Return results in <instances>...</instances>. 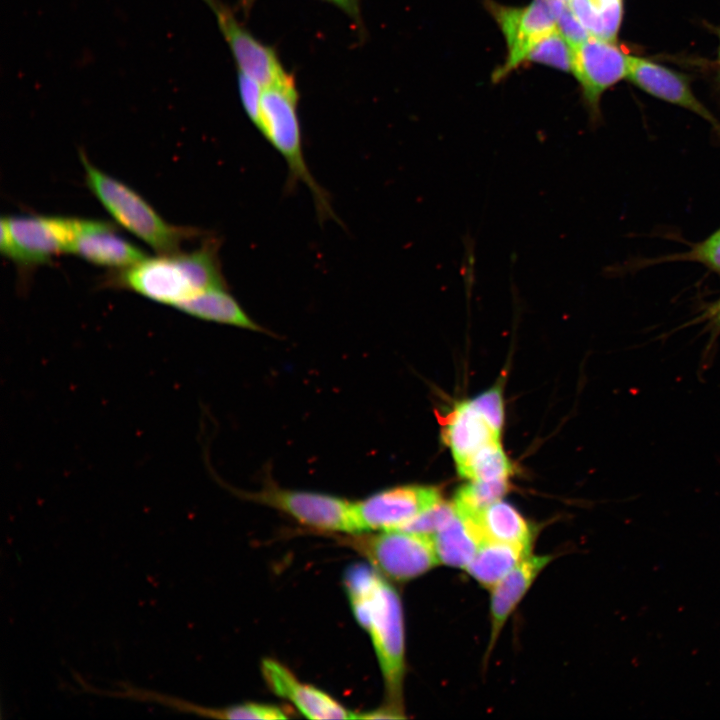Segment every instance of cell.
<instances>
[{"label":"cell","instance_id":"obj_13","mask_svg":"<svg viewBox=\"0 0 720 720\" xmlns=\"http://www.w3.org/2000/svg\"><path fill=\"white\" fill-rule=\"evenodd\" d=\"M627 79L656 98L691 110L720 131V123L696 98L683 75L645 58L629 55Z\"/></svg>","mask_w":720,"mask_h":720},{"label":"cell","instance_id":"obj_12","mask_svg":"<svg viewBox=\"0 0 720 720\" xmlns=\"http://www.w3.org/2000/svg\"><path fill=\"white\" fill-rule=\"evenodd\" d=\"M266 685L309 719H356V714L326 692L302 682L284 664L270 658L261 663Z\"/></svg>","mask_w":720,"mask_h":720},{"label":"cell","instance_id":"obj_9","mask_svg":"<svg viewBox=\"0 0 720 720\" xmlns=\"http://www.w3.org/2000/svg\"><path fill=\"white\" fill-rule=\"evenodd\" d=\"M628 59L629 55L621 50L616 41L592 35L573 46L571 73L581 86L592 122L599 119L603 93L627 78Z\"/></svg>","mask_w":720,"mask_h":720},{"label":"cell","instance_id":"obj_17","mask_svg":"<svg viewBox=\"0 0 720 720\" xmlns=\"http://www.w3.org/2000/svg\"><path fill=\"white\" fill-rule=\"evenodd\" d=\"M462 519L476 531L482 542L500 541L530 549L533 533L529 524L506 502L498 500L477 514Z\"/></svg>","mask_w":720,"mask_h":720},{"label":"cell","instance_id":"obj_34","mask_svg":"<svg viewBox=\"0 0 720 720\" xmlns=\"http://www.w3.org/2000/svg\"><path fill=\"white\" fill-rule=\"evenodd\" d=\"M562 2L566 3L568 5L569 0H561Z\"/></svg>","mask_w":720,"mask_h":720},{"label":"cell","instance_id":"obj_23","mask_svg":"<svg viewBox=\"0 0 720 720\" xmlns=\"http://www.w3.org/2000/svg\"><path fill=\"white\" fill-rule=\"evenodd\" d=\"M457 470L461 476L469 480L508 479L512 473V465L503 452L500 442H494L458 465Z\"/></svg>","mask_w":720,"mask_h":720},{"label":"cell","instance_id":"obj_33","mask_svg":"<svg viewBox=\"0 0 720 720\" xmlns=\"http://www.w3.org/2000/svg\"><path fill=\"white\" fill-rule=\"evenodd\" d=\"M719 37H720V31H719ZM719 65H720V46H719Z\"/></svg>","mask_w":720,"mask_h":720},{"label":"cell","instance_id":"obj_19","mask_svg":"<svg viewBox=\"0 0 720 720\" xmlns=\"http://www.w3.org/2000/svg\"><path fill=\"white\" fill-rule=\"evenodd\" d=\"M524 546L485 540L465 568L481 585L493 588L529 555Z\"/></svg>","mask_w":720,"mask_h":720},{"label":"cell","instance_id":"obj_30","mask_svg":"<svg viewBox=\"0 0 720 720\" xmlns=\"http://www.w3.org/2000/svg\"><path fill=\"white\" fill-rule=\"evenodd\" d=\"M474 408L484 417L489 425L498 433L503 425V398L499 387H494L470 401Z\"/></svg>","mask_w":720,"mask_h":720},{"label":"cell","instance_id":"obj_10","mask_svg":"<svg viewBox=\"0 0 720 720\" xmlns=\"http://www.w3.org/2000/svg\"><path fill=\"white\" fill-rule=\"evenodd\" d=\"M442 501L438 489L406 485L378 491L354 502L361 533L401 529Z\"/></svg>","mask_w":720,"mask_h":720},{"label":"cell","instance_id":"obj_1","mask_svg":"<svg viewBox=\"0 0 720 720\" xmlns=\"http://www.w3.org/2000/svg\"><path fill=\"white\" fill-rule=\"evenodd\" d=\"M344 585L355 619L371 638L383 676L386 706L402 713L405 639L400 597L381 573L364 564L346 570Z\"/></svg>","mask_w":720,"mask_h":720},{"label":"cell","instance_id":"obj_32","mask_svg":"<svg viewBox=\"0 0 720 720\" xmlns=\"http://www.w3.org/2000/svg\"><path fill=\"white\" fill-rule=\"evenodd\" d=\"M700 321L706 323L712 336L720 333V297L704 309L697 319V322Z\"/></svg>","mask_w":720,"mask_h":720},{"label":"cell","instance_id":"obj_29","mask_svg":"<svg viewBox=\"0 0 720 720\" xmlns=\"http://www.w3.org/2000/svg\"><path fill=\"white\" fill-rule=\"evenodd\" d=\"M554 13L559 31L566 37L572 46L584 41L588 32L578 22L569 6L561 0H545Z\"/></svg>","mask_w":720,"mask_h":720},{"label":"cell","instance_id":"obj_6","mask_svg":"<svg viewBox=\"0 0 720 720\" xmlns=\"http://www.w3.org/2000/svg\"><path fill=\"white\" fill-rule=\"evenodd\" d=\"M343 542L396 581L414 579L439 563L432 536L406 530L349 534Z\"/></svg>","mask_w":720,"mask_h":720},{"label":"cell","instance_id":"obj_2","mask_svg":"<svg viewBox=\"0 0 720 720\" xmlns=\"http://www.w3.org/2000/svg\"><path fill=\"white\" fill-rule=\"evenodd\" d=\"M220 247V239L207 235L193 251L146 257L131 267L113 271L107 282L175 308L200 292L229 288L222 271Z\"/></svg>","mask_w":720,"mask_h":720},{"label":"cell","instance_id":"obj_8","mask_svg":"<svg viewBox=\"0 0 720 720\" xmlns=\"http://www.w3.org/2000/svg\"><path fill=\"white\" fill-rule=\"evenodd\" d=\"M484 4L500 28L507 48L503 64L493 72L494 82L504 79L525 63L529 50L539 40L559 30L554 13L545 0H532L521 7L494 0H484Z\"/></svg>","mask_w":720,"mask_h":720},{"label":"cell","instance_id":"obj_20","mask_svg":"<svg viewBox=\"0 0 720 720\" xmlns=\"http://www.w3.org/2000/svg\"><path fill=\"white\" fill-rule=\"evenodd\" d=\"M432 538L439 561L459 568L467 567L482 543L475 530L458 515Z\"/></svg>","mask_w":720,"mask_h":720},{"label":"cell","instance_id":"obj_18","mask_svg":"<svg viewBox=\"0 0 720 720\" xmlns=\"http://www.w3.org/2000/svg\"><path fill=\"white\" fill-rule=\"evenodd\" d=\"M179 311L194 318L230 325L255 332L266 330L255 322L231 295L229 288H217L200 292L180 302Z\"/></svg>","mask_w":720,"mask_h":720},{"label":"cell","instance_id":"obj_3","mask_svg":"<svg viewBox=\"0 0 720 720\" xmlns=\"http://www.w3.org/2000/svg\"><path fill=\"white\" fill-rule=\"evenodd\" d=\"M298 102L299 92L292 73L264 86L257 130L287 165L286 191L292 192L299 183L305 184L312 194L319 220H337L328 192L316 181L305 160Z\"/></svg>","mask_w":720,"mask_h":720},{"label":"cell","instance_id":"obj_24","mask_svg":"<svg viewBox=\"0 0 720 720\" xmlns=\"http://www.w3.org/2000/svg\"><path fill=\"white\" fill-rule=\"evenodd\" d=\"M525 62L542 64L571 73L573 46L559 30H556L539 40L529 50Z\"/></svg>","mask_w":720,"mask_h":720},{"label":"cell","instance_id":"obj_25","mask_svg":"<svg viewBox=\"0 0 720 720\" xmlns=\"http://www.w3.org/2000/svg\"><path fill=\"white\" fill-rule=\"evenodd\" d=\"M212 718L279 720L287 719L288 715L284 709L275 705L247 702L222 708H213Z\"/></svg>","mask_w":720,"mask_h":720},{"label":"cell","instance_id":"obj_31","mask_svg":"<svg viewBox=\"0 0 720 720\" xmlns=\"http://www.w3.org/2000/svg\"><path fill=\"white\" fill-rule=\"evenodd\" d=\"M257 0H236V6L243 16L249 17V14ZM331 3L341 9L355 24L359 35L363 37L366 32L361 15V0H322Z\"/></svg>","mask_w":720,"mask_h":720},{"label":"cell","instance_id":"obj_4","mask_svg":"<svg viewBox=\"0 0 720 720\" xmlns=\"http://www.w3.org/2000/svg\"><path fill=\"white\" fill-rule=\"evenodd\" d=\"M80 160L92 194L119 225L157 254L179 252L184 241L207 235L199 228L166 222L135 190L97 168L83 151Z\"/></svg>","mask_w":720,"mask_h":720},{"label":"cell","instance_id":"obj_15","mask_svg":"<svg viewBox=\"0 0 720 720\" xmlns=\"http://www.w3.org/2000/svg\"><path fill=\"white\" fill-rule=\"evenodd\" d=\"M442 434L457 466L500 437L470 401L458 403L447 415Z\"/></svg>","mask_w":720,"mask_h":720},{"label":"cell","instance_id":"obj_16","mask_svg":"<svg viewBox=\"0 0 720 720\" xmlns=\"http://www.w3.org/2000/svg\"><path fill=\"white\" fill-rule=\"evenodd\" d=\"M550 560L551 557L546 555H528L493 587L490 604L492 624L490 649L509 615Z\"/></svg>","mask_w":720,"mask_h":720},{"label":"cell","instance_id":"obj_21","mask_svg":"<svg viewBox=\"0 0 720 720\" xmlns=\"http://www.w3.org/2000/svg\"><path fill=\"white\" fill-rule=\"evenodd\" d=\"M568 6L589 35L616 41L623 18V0H569Z\"/></svg>","mask_w":720,"mask_h":720},{"label":"cell","instance_id":"obj_7","mask_svg":"<svg viewBox=\"0 0 720 720\" xmlns=\"http://www.w3.org/2000/svg\"><path fill=\"white\" fill-rule=\"evenodd\" d=\"M233 491L241 498L283 512L308 528L348 535L361 533L354 502L334 495L280 488L272 483L256 492Z\"/></svg>","mask_w":720,"mask_h":720},{"label":"cell","instance_id":"obj_27","mask_svg":"<svg viewBox=\"0 0 720 720\" xmlns=\"http://www.w3.org/2000/svg\"><path fill=\"white\" fill-rule=\"evenodd\" d=\"M237 85L242 107L249 120L258 129L261 114L262 85L239 70H237Z\"/></svg>","mask_w":720,"mask_h":720},{"label":"cell","instance_id":"obj_22","mask_svg":"<svg viewBox=\"0 0 720 720\" xmlns=\"http://www.w3.org/2000/svg\"><path fill=\"white\" fill-rule=\"evenodd\" d=\"M507 490V478L471 480L456 492L453 505L458 516L471 517L488 505L501 500Z\"/></svg>","mask_w":720,"mask_h":720},{"label":"cell","instance_id":"obj_28","mask_svg":"<svg viewBox=\"0 0 720 720\" xmlns=\"http://www.w3.org/2000/svg\"><path fill=\"white\" fill-rule=\"evenodd\" d=\"M676 258L703 264L713 272L720 274V228L705 240L697 243L688 252L682 253Z\"/></svg>","mask_w":720,"mask_h":720},{"label":"cell","instance_id":"obj_26","mask_svg":"<svg viewBox=\"0 0 720 720\" xmlns=\"http://www.w3.org/2000/svg\"><path fill=\"white\" fill-rule=\"evenodd\" d=\"M457 515L453 503L441 501L407 523L400 530L433 536Z\"/></svg>","mask_w":720,"mask_h":720},{"label":"cell","instance_id":"obj_5","mask_svg":"<svg viewBox=\"0 0 720 720\" xmlns=\"http://www.w3.org/2000/svg\"><path fill=\"white\" fill-rule=\"evenodd\" d=\"M86 219L62 216H3L0 250L22 269L48 264L72 246L84 230Z\"/></svg>","mask_w":720,"mask_h":720},{"label":"cell","instance_id":"obj_11","mask_svg":"<svg viewBox=\"0 0 720 720\" xmlns=\"http://www.w3.org/2000/svg\"><path fill=\"white\" fill-rule=\"evenodd\" d=\"M213 12L218 27L234 57L237 70L267 86L286 77L276 49L262 43L236 18L222 0H203Z\"/></svg>","mask_w":720,"mask_h":720},{"label":"cell","instance_id":"obj_14","mask_svg":"<svg viewBox=\"0 0 720 720\" xmlns=\"http://www.w3.org/2000/svg\"><path fill=\"white\" fill-rule=\"evenodd\" d=\"M71 253L113 271L131 267L147 257L140 248L119 236L113 223L98 219H87Z\"/></svg>","mask_w":720,"mask_h":720}]
</instances>
